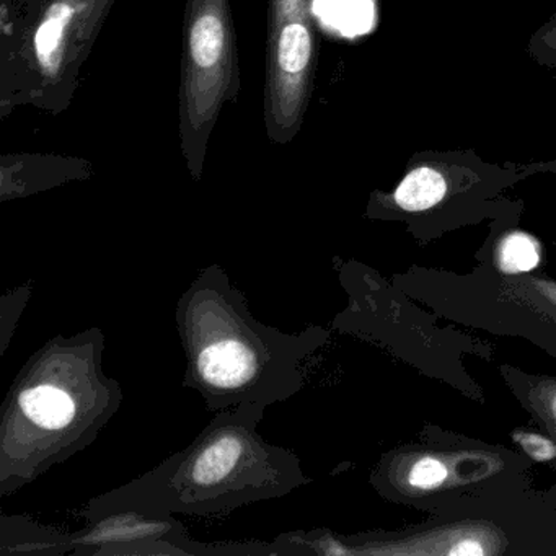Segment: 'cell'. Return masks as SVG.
I'll return each instance as SVG.
<instances>
[{"label":"cell","instance_id":"1","mask_svg":"<svg viewBox=\"0 0 556 556\" xmlns=\"http://www.w3.org/2000/svg\"><path fill=\"white\" fill-rule=\"evenodd\" d=\"M175 324L187 361L184 387L200 393L210 413L288 402L304 390L308 364L328 341L317 325L285 333L256 320L247 295L216 263L180 295Z\"/></svg>","mask_w":556,"mask_h":556},{"label":"cell","instance_id":"2","mask_svg":"<svg viewBox=\"0 0 556 556\" xmlns=\"http://www.w3.org/2000/svg\"><path fill=\"white\" fill-rule=\"evenodd\" d=\"M103 353L105 333L93 327L28 357L0 408V496L86 451L119 412L123 389L103 370Z\"/></svg>","mask_w":556,"mask_h":556},{"label":"cell","instance_id":"3","mask_svg":"<svg viewBox=\"0 0 556 556\" xmlns=\"http://www.w3.org/2000/svg\"><path fill=\"white\" fill-rule=\"evenodd\" d=\"M266 408L245 402L219 409L184 451L92 497L83 516L122 507L152 516H226L239 507L294 493L312 478L294 451L269 444L260 434Z\"/></svg>","mask_w":556,"mask_h":556},{"label":"cell","instance_id":"4","mask_svg":"<svg viewBox=\"0 0 556 556\" xmlns=\"http://www.w3.org/2000/svg\"><path fill=\"white\" fill-rule=\"evenodd\" d=\"M84 529L71 532L74 556H273L271 542L203 543L191 539L174 516L138 509L87 516Z\"/></svg>","mask_w":556,"mask_h":556},{"label":"cell","instance_id":"5","mask_svg":"<svg viewBox=\"0 0 556 556\" xmlns=\"http://www.w3.org/2000/svg\"><path fill=\"white\" fill-rule=\"evenodd\" d=\"M71 553V532L43 526L30 516L0 517V555L61 556Z\"/></svg>","mask_w":556,"mask_h":556},{"label":"cell","instance_id":"6","mask_svg":"<svg viewBox=\"0 0 556 556\" xmlns=\"http://www.w3.org/2000/svg\"><path fill=\"white\" fill-rule=\"evenodd\" d=\"M445 180L432 168H418L402 181L395 201L402 210L418 213L435 206L445 194Z\"/></svg>","mask_w":556,"mask_h":556},{"label":"cell","instance_id":"7","mask_svg":"<svg viewBox=\"0 0 556 556\" xmlns=\"http://www.w3.org/2000/svg\"><path fill=\"white\" fill-rule=\"evenodd\" d=\"M540 263V247L522 232L509 233L497 249V265L504 273H529Z\"/></svg>","mask_w":556,"mask_h":556},{"label":"cell","instance_id":"8","mask_svg":"<svg viewBox=\"0 0 556 556\" xmlns=\"http://www.w3.org/2000/svg\"><path fill=\"white\" fill-rule=\"evenodd\" d=\"M224 48L223 22L214 15H203L191 31V54L200 67H213Z\"/></svg>","mask_w":556,"mask_h":556},{"label":"cell","instance_id":"9","mask_svg":"<svg viewBox=\"0 0 556 556\" xmlns=\"http://www.w3.org/2000/svg\"><path fill=\"white\" fill-rule=\"evenodd\" d=\"M311 35L307 28L301 24L288 25L279 38L278 60L282 71L291 74L301 73L311 61Z\"/></svg>","mask_w":556,"mask_h":556},{"label":"cell","instance_id":"10","mask_svg":"<svg viewBox=\"0 0 556 556\" xmlns=\"http://www.w3.org/2000/svg\"><path fill=\"white\" fill-rule=\"evenodd\" d=\"M30 298L31 285L28 282V285L11 289L0 299V356H4L5 351L11 346L15 328L27 308Z\"/></svg>","mask_w":556,"mask_h":556},{"label":"cell","instance_id":"11","mask_svg":"<svg viewBox=\"0 0 556 556\" xmlns=\"http://www.w3.org/2000/svg\"><path fill=\"white\" fill-rule=\"evenodd\" d=\"M447 477V465L434 455H422L416 458L406 470V481L409 486L419 491L438 490Z\"/></svg>","mask_w":556,"mask_h":556},{"label":"cell","instance_id":"12","mask_svg":"<svg viewBox=\"0 0 556 556\" xmlns=\"http://www.w3.org/2000/svg\"><path fill=\"white\" fill-rule=\"evenodd\" d=\"M73 17V9L66 4H56L48 12L47 21L41 24L37 34V51L43 60L50 58L56 51L64 27Z\"/></svg>","mask_w":556,"mask_h":556},{"label":"cell","instance_id":"13","mask_svg":"<svg viewBox=\"0 0 556 556\" xmlns=\"http://www.w3.org/2000/svg\"><path fill=\"white\" fill-rule=\"evenodd\" d=\"M516 441L522 445L523 451L536 462L552 460L556 455V445L543 435L532 432H517Z\"/></svg>","mask_w":556,"mask_h":556},{"label":"cell","instance_id":"14","mask_svg":"<svg viewBox=\"0 0 556 556\" xmlns=\"http://www.w3.org/2000/svg\"><path fill=\"white\" fill-rule=\"evenodd\" d=\"M548 409L549 413H552L553 418L556 419V389H553L552 392H549Z\"/></svg>","mask_w":556,"mask_h":556}]
</instances>
